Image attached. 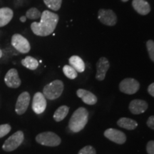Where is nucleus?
Listing matches in <instances>:
<instances>
[{
  "mask_svg": "<svg viewBox=\"0 0 154 154\" xmlns=\"http://www.w3.org/2000/svg\"><path fill=\"white\" fill-rule=\"evenodd\" d=\"M59 16L55 13L45 10L42 13L41 21L33 22L31 29L34 34L40 36H47L52 34L59 22Z\"/></svg>",
  "mask_w": 154,
  "mask_h": 154,
  "instance_id": "f257e3e1",
  "label": "nucleus"
},
{
  "mask_svg": "<svg viewBox=\"0 0 154 154\" xmlns=\"http://www.w3.org/2000/svg\"><path fill=\"white\" fill-rule=\"evenodd\" d=\"M88 112L86 108L80 107L73 113L69 121V128L74 133H78L84 128L88 123Z\"/></svg>",
  "mask_w": 154,
  "mask_h": 154,
  "instance_id": "f03ea898",
  "label": "nucleus"
},
{
  "mask_svg": "<svg viewBox=\"0 0 154 154\" xmlns=\"http://www.w3.org/2000/svg\"><path fill=\"white\" fill-rule=\"evenodd\" d=\"M63 83L60 80H55L49 83L44 87L43 94L46 99L49 100H54L60 97L63 93Z\"/></svg>",
  "mask_w": 154,
  "mask_h": 154,
  "instance_id": "7ed1b4c3",
  "label": "nucleus"
},
{
  "mask_svg": "<svg viewBox=\"0 0 154 154\" xmlns=\"http://www.w3.org/2000/svg\"><path fill=\"white\" fill-rule=\"evenodd\" d=\"M36 140L38 143L46 146L55 147L60 145L61 140L60 137L51 131L43 132L38 134L36 137Z\"/></svg>",
  "mask_w": 154,
  "mask_h": 154,
  "instance_id": "20e7f679",
  "label": "nucleus"
},
{
  "mask_svg": "<svg viewBox=\"0 0 154 154\" xmlns=\"http://www.w3.org/2000/svg\"><path fill=\"white\" fill-rule=\"evenodd\" d=\"M24 139V133L22 131H18L5 140L2 146V149L7 152L14 151L23 143Z\"/></svg>",
  "mask_w": 154,
  "mask_h": 154,
  "instance_id": "39448f33",
  "label": "nucleus"
},
{
  "mask_svg": "<svg viewBox=\"0 0 154 154\" xmlns=\"http://www.w3.org/2000/svg\"><path fill=\"white\" fill-rule=\"evenodd\" d=\"M11 45L20 53L26 54L30 51L31 46L28 40L21 34H16L11 37Z\"/></svg>",
  "mask_w": 154,
  "mask_h": 154,
  "instance_id": "423d86ee",
  "label": "nucleus"
},
{
  "mask_svg": "<svg viewBox=\"0 0 154 154\" xmlns=\"http://www.w3.org/2000/svg\"><path fill=\"white\" fill-rule=\"evenodd\" d=\"M140 88V84L137 80L133 78H126L121 81L119 84V89L123 93L126 94H134Z\"/></svg>",
  "mask_w": 154,
  "mask_h": 154,
  "instance_id": "0eeeda50",
  "label": "nucleus"
},
{
  "mask_svg": "<svg viewBox=\"0 0 154 154\" xmlns=\"http://www.w3.org/2000/svg\"><path fill=\"white\" fill-rule=\"evenodd\" d=\"M98 18L102 24L106 26H114L117 22V17L111 9H101L99 11Z\"/></svg>",
  "mask_w": 154,
  "mask_h": 154,
  "instance_id": "6e6552de",
  "label": "nucleus"
},
{
  "mask_svg": "<svg viewBox=\"0 0 154 154\" xmlns=\"http://www.w3.org/2000/svg\"><path fill=\"white\" fill-rule=\"evenodd\" d=\"M30 102V95L27 91L23 92L19 96L15 106V111L18 115H22L27 110Z\"/></svg>",
  "mask_w": 154,
  "mask_h": 154,
  "instance_id": "1a4fd4ad",
  "label": "nucleus"
},
{
  "mask_svg": "<svg viewBox=\"0 0 154 154\" xmlns=\"http://www.w3.org/2000/svg\"><path fill=\"white\" fill-rule=\"evenodd\" d=\"M47 108V100L45 96L41 92L34 94L32 101V109L36 114H41Z\"/></svg>",
  "mask_w": 154,
  "mask_h": 154,
  "instance_id": "9d476101",
  "label": "nucleus"
},
{
  "mask_svg": "<svg viewBox=\"0 0 154 154\" xmlns=\"http://www.w3.org/2000/svg\"><path fill=\"white\" fill-rule=\"evenodd\" d=\"M103 134L108 139L117 144H124L126 140V134L124 132L115 128H109L105 131Z\"/></svg>",
  "mask_w": 154,
  "mask_h": 154,
  "instance_id": "9b49d317",
  "label": "nucleus"
},
{
  "mask_svg": "<svg viewBox=\"0 0 154 154\" xmlns=\"http://www.w3.org/2000/svg\"><path fill=\"white\" fill-rule=\"evenodd\" d=\"M110 67L109 61L106 57H101L96 63V79L99 81L104 80L107 71Z\"/></svg>",
  "mask_w": 154,
  "mask_h": 154,
  "instance_id": "f8f14e48",
  "label": "nucleus"
},
{
  "mask_svg": "<svg viewBox=\"0 0 154 154\" xmlns=\"http://www.w3.org/2000/svg\"><path fill=\"white\" fill-rule=\"evenodd\" d=\"M5 82L6 85L13 88L19 87L22 83L19 76L18 72L15 69H11L9 70L5 77Z\"/></svg>",
  "mask_w": 154,
  "mask_h": 154,
  "instance_id": "ddd939ff",
  "label": "nucleus"
},
{
  "mask_svg": "<svg viewBox=\"0 0 154 154\" xmlns=\"http://www.w3.org/2000/svg\"><path fill=\"white\" fill-rule=\"evenodd\" d=\"M148 103L146 101L140 99H134L131 101L129 104V110L133 114H141L147 110Z\"/></svg>",
  "mask_w": 154,
  "mask_h": 154,
  "instance_id": "4468645a",
  "label": "nucleus"
},
{
  "mask_svg": "<svg viewBox=\"0 0 154 154\" xmlns=\"http://www.w3.org/2000/svg\"><path fill=\"white\" fill-rule=\"evenodd\" d=\"M76 94L86 104L94 105L97 102V97L93 93L87 91V90L79 88L77 90Z\"/></svg>",
  "mask_w": 154,
  "mask_h": 154,
  "instance_id": "2eb2a0df",
  "label": "nucleus"
},
{
  "mask_svg": "<svg viewBox=\"0 0 154 154\" xmlns=\"http://www.w3.org/2000/svg\"><path fill=\"white\" fill-rule=\"evenodd\" d=\"M134 9L140 15H146L151 11V7L146 0H133Z\"/></svg>",
  "mask_w": 154,
  "mask_h": 154,
  "instance_id": "dca6fc26",
  "label": "nucleus"
},
{
  "mask_svg": "<svg viewBox=\"0 0 154 154\" xmlns=\"http://www.w3.org/2000/svg\"><path fill=\"white\" fill-rule=\"evenodd\" d=\"M13 17V11L7 7L0 9V27L8 24Z\"/></svg>",
  "mask_w": 154,
  "mask_h": 154,
  "instance_id": "f3484780",
  "label": "nucleus"
},
{
  "mask_svg": "<svg viewBox=\"0 0 154 154\" xmlns=\"http://www.w3.org/2000/svg\"><path fill=\"white\" fill-rule=\"evenodd\" d=\"M69 63L70 66H72L77 72L82 73L85 70V63L83 59L79 56H72L69 59Z\"/></svg>",
  "mask_w": 154,
  "mask_h": 154,
  "instance_id": "a211bd4d",
  "label": "nucleus"
},
{
  "mask_svg": "<svg viewBox=\"0 0 154 154\" xmlns=\"http://www.w3.org/2000/svg\"><path fill=\"white\" fill-rule=\"evenodd\" d=\"M117 124L121 128L127 130H134L137 128L138 123L136 121L128 118H121L117 121Z\"/></svg>",
  "mask_w": 154,
  "mask_h": 154,
  "instance_id": "6ab92c4d",
  "label": "nucleus"
},
{
  "mask_svg": "<svg viewBox=\"0 0 154 154\" xmlns=\"http://www.w3.org/2000/svg\"><path fill=\"white\" fill-rule=\"evenodd\" d=\"M69 108L67 106H61L58 108L54 113V119L57 122L61 121L66 118L67 114L69 113Z\"/></svg>",
  "mask_w": 154,
  "mask_h": 154,
  "instance_id": "aec40b11",
  "label": "nucleus"
},
{
  "mask_svg": "<svg viewBox=\"0 0 154 154\" xmlns=\"http://www.w3.org/2000/svg\"><path fill=\"white\" fill-rule=\"evenodd\" d=\"M22 64L30 70H35L38 66V61L34 57L28 56L22 60Z\"/></svg>",
  "mask_w": 154,
  "mask_h": 154,
  "instance_id": "412c9836",
  "label": "nucleus"
},
{
  "mask_svg": "<svg viewBox=\"0 0 154 154\" xmlns=\"http://www.w3.org/2000/svg\"><path fill=\"white\" fill-rule=\"evenodd\" d=\"M63 72L67 78L70 79H74L77 77V72L75 69L71 66L70 65H65L63 67Z\"/></svg>",
  "mask_w": 154,
  "mask_h": 154,
  "instance_id": "4be33fe9",
  "label": "nucleus"
},
{
  "mask_svg": "<svg viewBox=\"0 0 154 154\" xmlns=\"http://www.w3.org/2000/svg\"><path fill=\"white\" fill-rule=\"evenodd\" d=\"M44 2L51 10L58 11L61 8L62 0H44Z\"/></svg>",
  "mask_w": 154,
  "mask_h": 154,
  "instance_id": "5701e85b",
  "label": "nucleus"
},
{
  "mask_svg": "<svg viewBox=\"0 0 154 154\" xmlns=\"http://www.w3.org/2000/svg\"><path fill=\"white\" fill-rule=\"evenodd\" d=\"M42 13L36 8H31L26 11V17L29 19H37L41 18Z\"/></svg>",
  "mask_w": 154,
  "mask_h": 154,
  "instance_id": "b1692460",
  "label": "nucleus"
},
{
  "mask_svg": "<svg viewBox=\"0 0 154 154\" xmlns=\"http://www.w3.org/2000/svg\"><path fill=\"white\" fill-rule=\"evenodd\" d=\"M146 47L150 59L154 62V42L153 40H149L146 42Z\"/></svg>",
  "mask_w": 154,
  "mask_h": 154,
  "instance_id": "393cba45",
  "label": "nucleus"
},
{
  "mask_svg": "<svg viewBox=\"0 0 154 154\" xmlns=\"http://www.w3.org/2000/svg\"><path fill=\"white\" fill-rule=\"evenodd\" d=\"M11 129V126L9 124L0 125V138H3L6 135L8 134L10 132Z\"/></svg>",
  "mask_w": 154,
  "mask_h": 154,
  "instance_id": "a878e982",
  "label": "nucleus"
},
{
  "mask_svg": "<svg viewBox=\"0 0 154 154\" xmlns=\"http://www.w3.org/2000/svg\"><path fill=\"white\" fill-rule=\"evenodd\" d=\"M78 154H96V151L93 146H86L82 148Z\"/></svg>",
  "mask_w": 154,
  "mask_h": 154,
  "instance_id": "bb28decb",
  "label": "nucleus"
},
{
  "mask_svg": "<svg viewBox=\"0 0 154 154\" xmlns=\"http://www.w3.org/2000/svg\"><path fill=\"white\" fill-rule=\"evenodd\" d=\"M146 151L148 154H154V140H150L146 145Z\"/></svg>",
  "mask_w": 154,
  "mask_h": 154,
  "instance_id": "cd10ccee",
  "label": "nucleus"
},
{
  "mask_svg": "<svg viewBox=\"0 0 154 154\" xmlns=\"http://www.w3.org/2000/svg\"><path fill=\"white\" fill-rule=\"evenodd\" d=\"M146 124L150 128L154 130V116H151L149 117L147 122H146Z\"/></svg>",
  "mask_w": 154,
  "mask_h": 154,
  "instance_id": "c85d7f7f",
  "label": "nucleus"
},
{
  "mask_svg": "<svg viewBox=\"0 0 154 154\" xmlns=\"http://www.w3.org/2000/svg\"><path fill=\"white\" fill-rule=\"evenodd\" d=\"M148 92L150 95L154 97V83L150 84L149 87H148Z\"/></svg>",
  "mask_w": 154,
  "mask_h": 154,
  "instance_id": "c756f323",
  "label": "nucleus"
},
{
  "mask_svg": "<svg viewBox=\"0 0 154 154\" xmlns=\"http://www.w3.org/2000/svg\"><path fill=\"white\" fill-rule=\"evenodd\" d=\"M26 16H22V17H20V21L22 22H26Z\"/></svg>",
  "mask_w": 154,
  "mask_h": 154,
  "instance_id": "7c9ffc66",
  "label": "nucleus"
},
{
  "mask_svg": "<svg viewBox=\"0 0 154 154\" xmlns=\"http://www.w3.org/2000/svg\"><path fill=\"white\" fill-rule=\"evenodd\" d=\"M2 57V50L0 49V58Z\"/></svg>",
  "mask_w": 154,
  "mask_h": 154,
  "instance_id": "2f4dec72",
  "label": "nucleus"
},
{
  "mask_svg": "<svg viewBox=\"0 0 154 154\" xmlns=\"http://www.w3.org/2000/svg\"><path fill=\"white\" fill-rule=\"evenodd\" d=\"M122 2H128V0H121Z\"/></svg>",
  "mask_w": 154,
  "mask_h": 154,
  "instance_id": "473e14b6",
  "label": "nucleus"
}]
</instances>
